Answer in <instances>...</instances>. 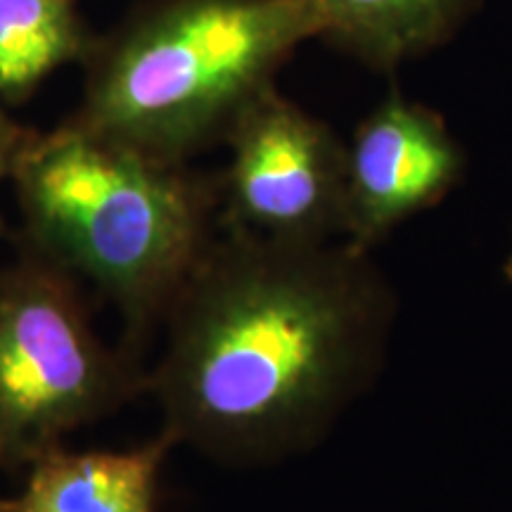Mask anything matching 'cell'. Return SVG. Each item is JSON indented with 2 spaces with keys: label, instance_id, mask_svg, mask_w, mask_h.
<instances>
[{
  "label": "cell",
  "instance_id": "1",
  "mask_svg": "<svg viewBox=\"0 0 512 512\" xmlns=\"http://www.w3.org/2000/svg\"><path fill=\"white\" fill-rule=\"evenodd\" d=\"M399 311L375 252L221 228L164 318L159 432L230 470L306 456L380 382Z\"/></svg>",
  "mask_w": 512,
  "mask_h": 512
},
{
  "label": "cell",
  "instance_id": "2",
  "mask_svg": "<svg viewBox=\"0 0 512 512\" xmlns=\"http://www.w3.org/2000/svg\"><path fill=\"white\" fill-rule=\"evenodd\" d=\"M15 183L22 233L74 278L98 287L126 323L124 347L164 325L178 292L219 235V174L166 162L64 119L31 128Z\"/></svg>",
  "mask_w": 512,
  "mask_h": 512
},
{
  "label": "cell",
  "instance_id": "3",
  "mask_svg": "<svg viewBox=\"0 0 512 512\" xmlns=\"http://www.w3.org/2000/svg\"><path fill=\"white\" fill-rule=\"evenodd\" d=\"M316 27L302 0H147L95 38L74 121L190 164L230 128Z\"/></svg>",
  "mask_w": 512,
  "mask_h": 512
},
{
  "label": "cell",
  "instance_id": "4",
  "mask_svg": "<svg viewBox=\"0 0 512 512\" xmlns=\"http://www.w3.org/2000/svg\"><path fill=\"white\" fill-rule=\"evenodd\" d=\"M145 384L136 354L95 332L79 278L19 245L0 268V470L38 463Z\"/></svg>",
  "mask_w": 512,
  "mask_h": 512
},
{
  "label": "cell",
  "instance_id": "5",
  "mask_svg": "<svg viewBox=\"0 0 512 512\" xmlns=\"http://www.w3.org/2000/svg\"><path fill=\"white\" fill-rule=\"evenodd\" d=\"M223 145L221 228L297 245L344 238L347 140L328 121L275 86L240 114Z\"/></svg>",
  "mask_w": 512,
  "mask_h": 512
},
{
  "label": "cell",
  "instance_id": "6",
  "mask_svg": "<svg viewBox=\"0 0 512 512\" xmlns=\"http://www.w3.org/2000/svg\"><path fill=\"white\" fill-rule=\"evenodd\" d=\"M465 147L425 102L392 88L347 140L344 242L377 252L463 183Z\"/></svg>",
  "mask_w": 512,
  "mask_h": 512
},
{
  "label": "cell",
  "instance_id": "7",
  "mask_svg": "<svg viewBox=\"0 0 512 512\" xmlns=\"http://www.w3.org/2000/svg\"><path fill=\"white\" fill-rule=\"evenodd\" d=\"M174 441L155 439L128 451L57 448L29 467L12 512H157L162 467Z\"/></svg>",
  "mask_w": 512,
  "mask_h": 512
},
{
  "label": "cell",
  "instance_id": "8",
  "mask_svg": "<svg viewBox=\"0 0 512 512\" xmlns=\"http://www.w3.org/2000/svg\"><path fill=\"white\" fill-rule=\"evenodd\" d=\"M316 38L377 74L432 53L482 0H302Z\"/></svg>",
  "mask_w": 512,
  "mask_h": 512
},
{
  "label": "cell",
  "instance_id": "9",
  "mask_svg": "<svg viewBox=\"0 0 512 512\" xmlns=\"http://www.w3.org/2000/svg\"><path fill=\"white\" fill-rule=\"evenodd\" d=\"M93 41L79 0H0V102L29 100L64 64L86 60Z\"/></svg>",
  "mask_w": 512,
  "mask_h": 512
},
{
  "label": "cell",
  "instance_id": "10",
  "mask_svg": "<svg viewBox=\"0 0 512 512\" xmlns=\"http://www.w3.org/2000/svg\"><path fill=\"white\" fill-rule=\"evenodd\" d=\"M31 128L17 124L15 119L10 117L8 112L0 110V183L8 181L12 176V169H15L17 155L22 150V145L27 143ZM8 233L5 223L0 221V235Z\"/></svg>",
  "mask_w": 512,
  "mask_h": 512
},
{
  "label": "cell",
  "instance_id": "11",
  "mask_svg": "<svg viewBox=\"0 0 512 512\" xmlns=\"http://www.w3.org/2000/svg\"><path fill=\"white\" fill-rule=\"evenodd\" d=\"M0 512H12V501H10V498H0Z\"/></svg>",
  "mask_w": 512,
  "mask_h": 512
},
{
  "label": "cell",
  "instance_id": "12",
  "mask_svg": "<svg viewBox=\"0 0 512 512\" xmlns=\"http://www.w3.org/2000/svg\"><path fill=\"white\" fill-rule=\"evenodd\" d=\"M0 110H3V102H0Z\"/></svg>",
  "mask_w": 512,
  "mask_h": 512
}]
</instances>
